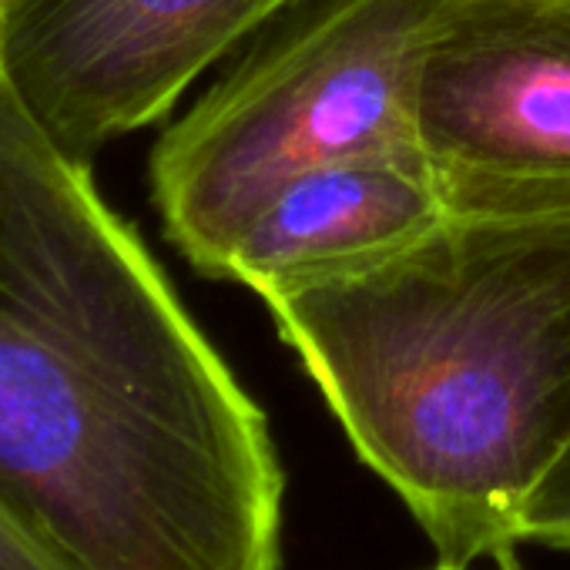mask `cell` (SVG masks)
Instances as JSON below:
<instances>
[{"label":"cell","mask_w":570,"mask_h":570,"mask_svg":"<svg viewBox=\"0 0 570 570\" xmlns=\"http://www.w3.org/2000/svg\"><path fill=\"white\" fill-rule=\"evenodd\" d=\"M0 500L71 570H282L262 406L4 78Z\"/></svg>","instance_id":"6da1fadb"},{"label":"cell","mask_w":570,"mask_h":570,"mask_svg":"<svg viewBox=\"0 0 570 570\" xmlns=\"http://www.w3.org/2000/svg\"><path fill=\"white\" fill-rule=\"evenodd\" d=\"M440 563H510L570 443V212L446 215L386 262L265 303Z\"/></svg>","instance_id":"7a4b0ae2"},{"label":"cell","mask_w":570,"mask_h":570,"mask_svg":"<svg viewBox=\"0 0 570 570\" xmlns=\"http://www.w3.org/2000/svg\"><path fill=\"white\" fill-rule=\"evenodd\" d=\"M446 0H299L151 151L168 242L222 278L255 212L296 175L420 148V68Z\"/></svg>","instance_id":"3957f363"},{"label":"cell","mask_w":570,"mask_h":570,"mask_svg":"<svg viewBox=\"0 0 570 570\" xmlns=\"http://www.w3.org/2000/svg\"><path fill=\"white\" fill-rule=\"evenodd\" d=\"M416 141L450 215L570 212V0H446Z\"/></svg>","instance_id":"277c9868"},{"label":"cell","mask_w":570,"mask_h":570,"mask_svg":"<svg viewBox=\"0 0 570 570\" xmlns=\"http://www.w3.org/2000/svg\"><path fill=\"white\" fill-rule=\"evenodd\" d=\"M299 0H0V78L71 158L161 121Z\"/></svg>","instance_id":"5b68a950"},{"label":"cell","mask_w":570,"mask_h":570,"mask_svg":"<svg viewBox=\"0 0 570 570\" xmlns=\"http://www.w3.org/2000/svg\"><path fill=\"white\" fill-rule=\"evenodd\" d=\"M450 215L420 148L330 161L285 181L232 245L222 278L265 303L360 275Z\"/></svg>","instance_id":"8992f818"},{"label":"cell","mask_w":570,"mask_h":570,"mask_svg":"<svg viewBox=\"0 0 570 570\" xmlns=\"http://www.w3.org/2000/svg\"><path fill=\"white\" fill-rule=\"evenodd\" d=\"M520 543L570 553V443L527 500L520 517Z\"/></svg>","instance_id":"52a82bcc"},{"label":"cell","mask_w":570,"mask_h":570,"mask_svg":"<svg viewBox=\"0 0 570 570\" xmlns=\"http://www.w3.org/2000/svg\"><path fill=\"white\" fill-rule=\"evenodd\" d=\"M0 570H71V567L0 500Z\"/></svg>","instance_id":"ba28073f"},{"label":"cell","mask_w":570,"mask_h":570,"mask_svg":"<svg viewBox=\"0 0 570 570\" xmlns=\"http://www.w3.org/2000/svg\"><path fill=\"white\" fill-rule=\"evenodd\" d=\"M426 570H470V567H453V563H433V567H426ZM503 570H510V563H503Z\"/></svg>","instance_id":"9c48e42d"}]
</instances>
